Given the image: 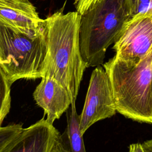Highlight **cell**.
Returning <instances> with one entry per match:
<instances>
[{
  "label": "cell",
  "mask_w": 152,
  "mask_h": 152,
  "mask_svg": "<svg viewBox=\"0 0 152 152\" xmlns=\"http://www.w3.org/2000/svg\"><path fill=\"white\" fill-rule=\"evenodd\" d=\"M81 15L76 11H58L45 20L47 51L44 77L64 86L75 102L84 72L88 67L80 48Z\"/></svg>",
  "instance_id": "obj_1"
},
{
  "label": "cell",
  "mask_w": 152,
  "mask_h": 152,
  "mask_svg": "<svg viewBox=\"0 0 152 152\" xmlns=\"http://www.w3.org/2000/svg\"><path fill=\"white\" fill-rule=\"evenodd\" d=\"M103 68L111 81L117 112L133 121L152 124V48L139 61L114 56Z\"/></svg>",
  "instance_id": "obj_2"
},
{
  "label": "cell",
  "mask_w": 152,
  "mask_h": 152,
  "mask_svg": "<svg viewBox=\"0 0 152 152\" xmlns=\"http://www.w3.org/2000/svg\"><path fill=\"white\" fill-rule=\"evenodd\" d=\"M131 17L126 0H97L81 15L80 48L88 67L103 64L107 49Z\"/></svg>",
  "instance_id": "obj_3"
},
{
  "label": "cell",
  "mask_w": 152,
  "mask_h": 152,
  "mask_svg": "<svg viewBox=\"0 0 152 152\" xmlns=\"http://www.w3.org/2000/svg\"><path fill=\"white\" fill-rule=\"evenodd\" d=\"M46 51V28L33 37L0 24V66L11 84L43 77Z\"/></svg>",
  "instance_id": "obj_4"
},
{
  "label": "cell",
  "mask_w": 152,
  "mask_h": 152,
  "mask_svg": "<svg viewBox=\"0 0 152 152\" xmlns=\"http://www.w3.org/2000/svg\"><path fill=\"white\" fill-rule=\"evenodd\" d=\"M117 112L109 76L103 66L93 71L84 104L79 115V127L83 134L94 123L111 118Z\"/></svg>",
  "instance_id": "obj_5"
},
{
  "label": "cell",
  "mask_w": 152,
  "mask_h": 152,
  "mask_svg": "<svg viewBox=\"0 0 152 152\" xmlns=\"http://www.w3.org/2000/svg\"><path fill=\"white\" fill-rule=\"evenodd\" d=\"M115 56L125 61H139L152 48V12L148 10L131 17L114 43Z\"/></svg>",
  "instance_id": "obj_6"
},
{
  "label": "cell",
  "mask_w": 152,
  "mask_h": 152,
  "mask_svg": "<svg viewBox=\"0 0 152 152\" xmlns=\"http://www.w3.org/2000/svg\"><path fill=\"white\" fill-rule=\"evenodd\" d=\"M0 24L36 37L46 30L35 7L25 0H0Z\"/></svg>",
  "instance_id": "obj_7"
},
{
  "label": "cell",
  "mask_w": 152,
  "mask_h": 152,
  "mask_svg": "<svg viewBox=\"0 0 152 152\" xmlns=\"http://www.w3.org/2000/svg\"><path fill=\"white\" fill-rule=\"evenodd\" d=\"M33 96L36 104L43 109L46 121L52 125L74 103L68 90L58 81L48 77L41 78Z\"/></svg>",
  "instance_id": "obj_8"
},
{
  "label": "cell",
  "mask_w": 152,
  "mask_h": 152,
  "mask_svg": "<svg viewBox=\"0 0 152 152\" xmlns=\"http://www.w3.org/2000/svg\"><path fill=\"white\" fill-rule=\"evenodd\" d=\"M58 132L43 118L23 128L2 152H50Z\"/></svg>",
  "instance_id": "obj_9"
},
{
  "label": "cell",
  "mask_w": 152,
  "mask_h": 152,
  "mask_svg": "<svg viewBox=\"0 0 152 152\" xmlns=\"http://www.w3.org/2000/svg\"><path fill=\"white\" fill-rule=\"evenodd\" d=\"M66 135L70 152H86L83 135L79 127V115H78L75 102L71 106V112L68 118Z\"/></svg>",
  "instance_id": "obj_10"
},
{
  "label": "cell",
  "mask_w": 152,
  "mask_h": 152,
  "mask_svg": "<svg viewBox=\"0 0 152 152\" xmlns=\"http://www.w3.org/2000/svg\"><path fill=\"white\" fill-rule=\"evenodd\" d=\"M11 85L0 66V126L10 110Z\"/></svg>",
  "instance_id": "obj_11"
},
{
  "label": "cell",
  "mask_w": 152,
  "mask_h": 152,
  "mask_svg": "<svg viewBox=\"0 0 152 152\" xmlns=\"http://www.w3.org/2000/svg\"><path fill=\"white\" fill-rule=\"evenodd\" d=\"M23 128L21 124H13L0 126V152L21 132Z\"/></svg>",
  "instance_id": "obj_12"
},
{
  "label": "cell",
  "mask_w": 152,
  "mask_h": 152,
  "mask_svg": "<svg viewBox=\"0 0 152 152\" xmlns=\"http://www.w3.org/2000/svg\"><path fill=\"white\" fill-rule=\"evenodd\" d=\"M131 17L147 12L150 7V0H126Z\"/></svg>",
  "instance_id": "obj_13"
},
{
  "label": "cell",
  "mask_w": 152,
  "mask_h": 152,
  "mask_svg": "<svg viewBox=\"0 0 152 152\" xmlns=\"http://www.w3.org/2000/svg\"><path fill=\"white\" fill-rule=\"evenodd\" d=\"M50 152H70L68 145L64 140L59 132L56 135Z\"/></svg>",
  "instance_id": "obj_14"
},
{
  "label": "cell",
  "mask_w": 152,
  "mask_h": 152,
  "mask_svg": "<svg viewBox=\"0 0 152 152\" xmlns=\"http://www.w3.org/2000/svg\"><path fill=\"white\" fill-rule=\"evenodd\" d=\"M97 0H80L75 5L76 11L81 15Z\"/></svg>",
  "instance_id": "obj_15"
},
{
  "label": "cell",
  "mask_w": 152,
  "mask_h": 152,
  "mask_svg": "<svg viewBox=\"0 0 152 152\" xmlns=\"http://www.w3.org/2000/svg\"><path fill=\"white\" fill-rule=\"evenodd\" d=\"M128 152H146L142 144L134 143L131 144L129 147Z\"/></svg>",
  "instance_id": "obj_16"
},
{
  "label": "cell",
  "mask_w": 152,
  "mask_h": 152,
  "mask_svg": "<svg viewBox=\"0 0 152 152\" xmlns=\"http://www.w3.org/2000/svg\"><path fill=\"white\" fill-rule=\"evenodd\" d=\"M142 145L146 152H152V139L144 141Z\"/></svg>",
  "instance_id": "obj_17"
},
{
  "label": "cell",
  "mask_w": 152,
  "mask_h": 152,
  "mask_svg": "<svg viewBox=\"0 0 152 152\" xmlns=\"http://www.w3.org/2000/svg\"><path fill=\"white\" fill-rule=\"evenodd\" d=\"M148 10L152 12V0H150V7Z\"/></svg>",
  "instance_id": "obj_18"
},
{
  "label": "cell",
  "mask_w": 152,
  "mask_h": 152,
  "mask_svg": "<svg viewBox=\"0 0 152 152\" xmlns=\"http://www.w3.org/2000/svg\"><path fill=\"white\" fill-rule=\"evenodd\" d=\"M80 0H74V5H75Z\"/></svg>",
  "instance_id": "obj_19"
},
{
  "label": "cell",
  "mask_w": 152,
  "mask_h": 152,
  "mask_svg": "<svg viewBox=\"0 0 152 152\" xmlns=\"http://www.w3.org/2000/svg\"><path fill=\"white\" fill-rule=\"evenodd\" d=\"M25 1H29V0H25Z\"/></svg>",
  "instance_id": "obj_20"
}]
</instances>
